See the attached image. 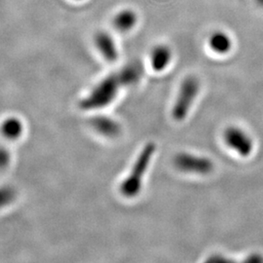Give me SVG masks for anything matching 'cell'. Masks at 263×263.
<instances>
[{
  "instance_id": "cell-3",
  "label": "cell",
  "mask_w": 263,
  "mask_h": 263,
  "mask_svg": "<svg viewBox=\"0 0 263 263\" xmlns=\"http://www.w3.org/2000/svg\"><path fill=\"white\" fill-rule=\"evenodd\" d=\"M201 84L197 77H185L179 85V92L172 108V116L176 121L186 118L200 92Z\"/></svg>"
},
{
  "instance_id": "cell-12",
  "label": "cell",
  "mask_w": 263,
  "mask_h": 263,
  "mask_svg": "<svg viewBox=\"0 0 263 263\" xmlns=\"http://www.w3.org/2000/svg\"><path fill=\"white\" fill-rule=\"evenodd\" d=\"M122 87H130L140 82L142 76V67L139 63H130L116 72Z\"/></svg>"
},
{
  "instance_id": "cell-8",
  "label": "cell",
  "mask_w": 263,
  "mask_h": 263,
  "mask_svg": "<svg viewBox=\"0 0 263 263\" xmlns=\"http://www.w3.org/2000/svg\"><path fill=\"white\" fill-rule=\"evenodd\" d=\"M173 60V51L166 44H158L151 50L149 62L151 68L156 72H162L168 68Z\"/></svg>"
},
{
  "instance_id": "cell-15",
  "label": "cell",
  "mask_w": 263,
  "mask_h": 263,
  "mask_svg": "<svg viewBox=\"0 0 263 263\" xmlns=\"http://www.w3.org/2000/svg\"><path fill=\"white\" fill-rule=\"evenodd\" d=\"M255 2H256V4H257L259 7L263 8V0H255Z\"/></svg>"
},
{
  "instance_id": "cell-9",
  "label": "cell",
  "mask_w": 263,
  "mask_h": 263,
  "mask_svg": "<svg viewBox=\"0 0 263 263\" xmlns=\"http://www.w3.org/2000/svg\"><path fill=\"white\" fill-rule=\"evenodd\" d=\"M25 133V124L17 116H8L0 123L1 136L10 141H18Z\"/></svg>"
},
{
  "instance_id": "cell-1",
  "label": "cell",
  "mask_w": 263,
  "mask_h": 263,
  "mask_svg": "<svg viewBox=\"0 0 263 263\" xmlns=\"http://www.w3.org/2000/svg\"><path fill=\"white\" fill-rule=\"evenodd\" d=\"M122 88L117 73L106 76L91 88L80 101L79 107L85 111H99L104 109L115 102Z\"/></svg>"
},
{
  "instance_id": "cell-14",
  "label": "cell",
  "mask_w": 263,
  "mask_h": 263,
  "mask_svg": "<svg viewBox=\"0 0 263 263\" xmlns=\"http://www.w3.org/2000/svg\"><path fill=\"white\" fill-rule=\"evenodd\" d=\"M11 160H12L11 151L6 146L0 145V170L8 168Z\"/></svg>"
},
{
  "instance_id": "cell-4",
  "label": "cell",
  "mask_w": 263,
  "mask_h": 263,
  "mask_svg": "<svg viewBox=\"0 0 263 263\" xmlns=\"http://www.w3.org/2000/svg\"><path fill=\"white\" fill-rule=\"evenodd\" d=\"M223 141L226 145L240 156L248 157L254 151L253 138L238 126H229L223 132Z\"/></svg>"
},
{
  "instance_id": "cell-16",
  "label": "cell",
  "mask_w": 263,
  "mask_h": 263,
  "mask_svg": "<svg viewBox=\"0 0 263 263\" xmlns=\"http://www.w3.org/2000/svg\"><path fill=\"white\" fill-rule=\"evenodd\" d=\"M73 1H76V2H81V1H83V0H73Z\"/></svg>"
},
{
  "instance_id": "cell-6",
  "label": "cell",
  "mask_w": 263,
  "mask_h": 263,
  "mask_svg": "<svg viewBox=\"0 0 263 263\" xmlns=\"http://www.w3.org/2000/svg\"><path fill=\"white\" fill-rule=\"evenodd\" d=\"M94 46L98 53L107 63H115L119 58V49L115 39L106 30H99L93 38Z\"/></svg>"
},
{
  "instance_id": "cell-5",
  "label": "cell",
  "mask_w": 263,
  "mask_h": 263,
  "mask_svg": "<svg viewBox=\"0 0 263 263\" xmlns=\"http://www.w3.org/2000/svg\"><path fill=\"white\" fill-rule=\"evenodd\" d=\"M175 166L182 173L207 175L214 169L211 159L191 153H180L175 158Z\"/></svg>"
},
{
  "instance_id": "cell-10",
  "label": "cell",
  "mask_w": 263,
  "mask_h": 263,
  "mask_svg": "<svg viewBox=\"0 0 263 263\" xmlns=\"http://www.w3.org/2000/svg\"><path fill=\"white\" fill-rule=\"evenodd\" d=\"M139 22V16L136 11L130 8L118 11L112 19V26L114 29L121 33L130 32Z\"/></svg>"
},
{
  "instance_id": "cell-13",
  "label": "cell",
  "mask_w": 263,
  "mask_h": 263,
  "mask_svg": "<svg viewBox=\"0 0 263 263\" xmlns=\"http://www.w3.org/2000/svg\"><path fill=\"white\" fill-rule=\"evenodd\" d=\"M17 198V190L11 185L0 186V210L9 207Z\"/></svg>"
},
{
  "instance_id": "cell-11",
  "label": "cell",
  "mask_w": 263,
  "mask_h": 263,
  "mask_svg": "<svg viewBox=\"0 0 263 263\" xmlns=\"http://www.w3.org/2000/svg\"><path fill=\"white\" fill-rule=\"evenodd\" d=\"M208 45L215 54L226 55L233 47V41L228 33L222 30H216L209 36Z\"/></svg>"
},
{
  "instance_id": "cell-2",
  "label": "cell",
  "mask_w": 263,
  "mask_h": 263,
  "mask_svg": "<svg viewBox=\"0 0 263 263\" xmlns=\"http://www.w3.org/2000/svg\"><path fill=\"white\" fill-rule=\"evenodd\" d=\"M155 152V144L147 143L140 155L134 163L129 175L123 179L120 184V192L123 196L127 198H134L139 195L142 188V182L145 174L148 170L151 160Z\"/></svg>"
},
{
  "instance_id": "cell-7",
  "label": "cell",
  "mask_w": 263,
  "mask_h": 263,
  "mask_svg": "<svg viewBox=\"0 0 263 263\" xmlns=\"http://www.w3.org/2000/svg\"><path fill=\"white\" fill-rule=\"evenodd\" d=\"M90 126L96 133L106 139L118 138L122 132L120 123L106 115H95L90 119Z\"/></svg>"
}]
</instances>
